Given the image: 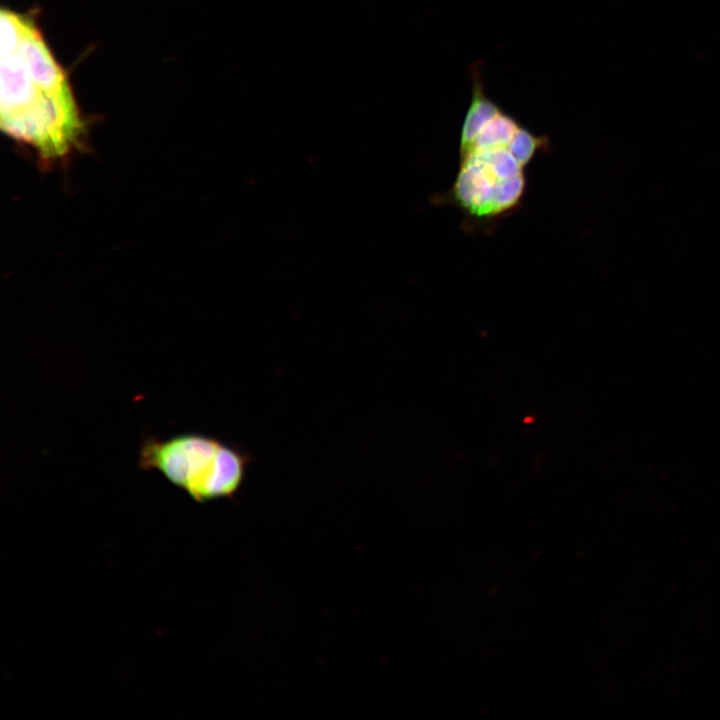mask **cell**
I'll return each instance as SVG.
<instances>
[{"label": "cell", "instance_id": "3957f363", "mask_svg": "<svg viewBox=\"0 0 720 720\" xmlns=\"http://www.w3.org/2000/svg\"><path fill=\"white\" fill-rule=\"evenodd\" d=\"M501 111L500 107L486 95L479 77H474L471 102L460 133L459 152L466 150L481 130Z\"/></svg>", "mask_w": 720, "mask_h": 720}, {"label": "cell", "instance_id": "7a4b0ae2", "mask_svg": "<svg viewBox=\"0 0 720 720\" xmlns=\"http://www.w3.org/2000/svg\"><path fill=\"white\" fill-rule=\"evenodd\" d=\"M251 456L240 448L200 433L168 438L147 434L138 451V468L156 471L197 502L233 496L241 487Z\"/></svg>", "mask_w": 720, "mask_h": 720}, {"label": "cell", "instance_id": "277c9868", "mask_svg": "<svg viewBox=\"0 0 720 720\" xmlns=\"http://www.w3.org/2000/svg\"><path fill=\"white\" fill-rule=\"evenodd\" d=\"M519 126L514 117L501 111L481 130L473 143L459 154L463 155L471 150L507 146Z\"/></svg>", "mask_w": 720, "mask_h": 720}, {"label": "cell", "instance_id": "5b68a950", "mask_svg": "<svg viewBox=\"0 0 720 720\" xmlns=\"http://www.w3.org/2000/svg\"><path fill=\"white\" fill-rule=\"evenodd\" d=\"M546 137L537 136L521 125L513 135L508 148L517 161L526 167L534 158L536 152L546 146Z\"/></svg>", "mask_w": 720, "mask_h": 720}, {"label": "cell", "instance_id": "6da1fadb", "mask_svg": "<svg viewBox=\"0 0 720 720\" xmlns=\"http://www.w3.org/2000/svg\"><path fill=\"white\" fill-rule=\"evenodd\" d=\"M0 123L41 162L62 161L86 133L68 78L33 18L1 9Z\"/></svg>", "mask_w": 720, "mask_h": 720}]
</instances>
